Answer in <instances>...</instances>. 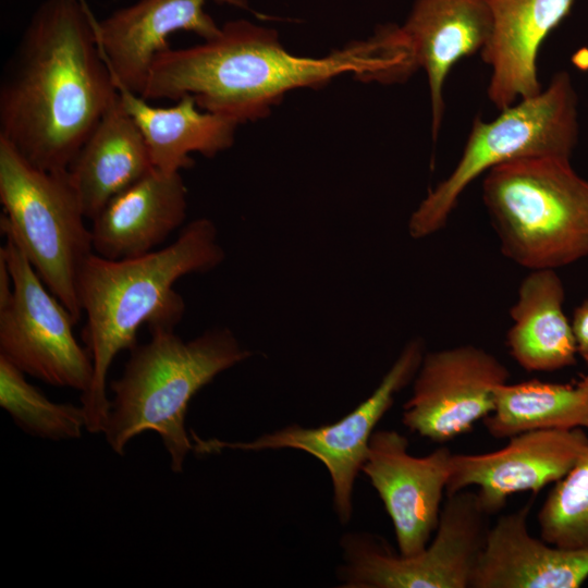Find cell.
<instances>
[{
    "instance_id": "cell-1",
    "label": "cell",
    "mask_w": 588,
    "mask_h": 588,
    "mask_svg": "<svg viewBox=\"0 0 588 588\" xmlns=\"http://www.w3.org/2000/svg\"><path fill=\"white\" fill-rule=\"evenodd\" d=\"M346 73L365 82L407 79L414 72L399 26H381L367 40L310 58L290 53L274 29L230 21L213 39L157 54L140 96L191 95L200 109L244 123L268 115L293 89L318 88Z\"/></svg>"
},
{
    "instance_id": "cell-2",
    "label": "cell",
    "mask_w": 588,
    "mask_h": 588,
    "mask_svg": "<svg viewBox=\"0 0 588 588\" xmlns=\"http://www.w3.org/2000/svg\"><path fill=\"white\" fill-rule=\"evenodd\" d=\"M85 0H45L0 81V137L30 164L65 171L118 89Z\"/></svg>"
},
{
    "instance_id": "cell-3",
    "label": "cell",
    "mask_w": 588,
    "mask_h": 588,
    "mask_svg": "<svg viewBox=\"0 0 588 588\" xmlns=\"http://www.w3.org/2000/svg\"><path fill=\"white\" fill-rule=\"evenodd\" d=\"M223 259L217 228L207 218L193 220L170 245L139 257L88 256L77 289L86 316L82 339L93 364L90 389L81 396L88 432L105 430L110 407L107 377L114 357L136 345L144 323L149 331L174 329L185 310L174 283L186 274L209 271Z\"/></svg>"
},
{
    "instance_id": "cell-4",
    "label": "cell",
    "mask_w": 588,
    "mask_h": 588,
    "mask_svg": "<svg viewBox=\"0 0 588 588\" xmlns=\"http://www.w3.org/2000/svg\"><path fill=\"white\" fill-rule=\"evenodd\" d=\"M150 339L130 350L122 375L110 382L113 394L103 434L123 455L145 431L161 439L173 473L183 470L193 451L185 418L194 395L219 373L250 357L233 332L215 328L184 341L174 329L150 330Z\"/></svg>"
},
{
    "instance_id": "cell-5",
    "label": "cell",
    "mask_w": 588,
    "mask_h": 588,
    "mask_svg": "<svg viewBox=\"0 0 588 588\" xmlns=\"http://www.w3.org/2000/svg\"><path fill=\"white\" fill-rule=\"evenodd\" d=\"M501 253L528 270H556L588 257V181L569 158L502 163L482 181Z\"/></svg>"
},
{
    "instance_id": "cell-6",
    "label": "cell",
    "mask_w": 588,
    "mask_h": 588,
    "mask_svg": "<svg viewBox=\"0 0 588 588\" xmlns=\"http://www.w3.org/2000/svg\"><path fill=\"white\" fill-rule=\"evenodd\" d=\"M0 229L25 254L77 322L81 269L94 253L90 229L65 171L30 164L0 137Z\"/></svg>"
},
{
    "instance_id": "cell-7",
    "label": "cell",
    "mask_w": 588,
    "mask_h": 588,
    "mask_svg": "<svg viewBox=\"0 0 588 588\" xmlns=\"http://www.w3.org/2000/svg\"><path fill=\"white\" fill-rule=\"evenodd\" d=\"M576 106L571 78L561 72L548 87L500 110L495 119L476 118L454 169L412 213L409 235L424 238L441 230L469 184L497 166L526 158H569L577 143Z\"/></svg>"
},
{
    "instance_id": "cell-8",
    "label": "cell",
    "mask_w": 588,
    "mask_h": 588,
    "mask_svg": "<svg viewBox=\"0 0 588 588\" xmlns=\"http://www.w3.org/2000/svg\"><path fill=\"white\" fill-rule=\"evenodd\" d=\"M476 492L446 494L428 546L414 555L393 552L368 532L341 539L343 563L336 577L344 588H471L489 529Z\"/></svg>"
},
{
    "instance_id": "cell-9",
    "label": "cell",
    "mask_w": 588,
    "mask_h": 588,
    "mask_svg": "<svg viewBox=\"0 0 588 588\" xmlns=\"http://www.w3.org/2000/svg\"><path fill=\"white\" fill-rule=\"evenodd\" d=\"M424 355L421 339L407 342L375 391L333 424L309 428L290 425L247 442L203 439L192 431L193 451L199 455L218 454L224 450L295 449L306 452L327 468L335 514L341 524H347L353 513L355 480L367 457L375 428L391 408L395 395L413 381Z\"/></svg>"
},
{
    "instance_id": "cell-10",
    "label": "cell",
    "mask_w": 588,
    "mask_h": 588,
    "mask_svg": "<svg viewBox=\"0 0 588 588\" xmlns=\"http://www.w3.org/2000/svg\"><path fill=\"white\" fill-rule=\"evenodd\" d=\"M0 252L13 281L10 298L0 306V356L45 383L87 393L93 364L73 333L74 317L11 237Z\"/></svg>"
},
{
    "instance_id": "cell-11",
    "label": "cell",
    "mask_w": 588,
    "mask_h": 588,
    "mask_svg": "<svg viewBox=\"0 0 588 588\" xmlns=\"http://www.w3.org/2000/svg\"><path fill=\"white\" fill-rule=\"evenodd\" d=\"M509 378L497 356L471 344L425 353L402 422L422 438L445 443L492 413L495 389Z\"/></svg>"
},
{
    "instance_id": "cell-12",
    "label": "cell",
    "mask_w": 588,
    "mask_h": 588,
    "mask_svg": "<svg viewBox=\"0 0 588 588\" xmlns=\"http://www.w3.org/2000/svg\"><path fill=\"white\" fill-rule=\"evenodd\" d=\"M408 446L402 433L377 430L362 467L392 522L402 555H414L430 542L439 523L453 455L442 445L425 456H414Z\"/></svg>"
},
{
    "instance_id": "cell-13",
    "label": "cell",
    "mask_w": 588,
    "mask_h": 588,
    "mask_svg": "<svg viewBox=\"0 0 588 588\" xmlns=\"http://www.w3.org/2000/svg\"><path fill=\"white\" fill-rule=\"evenodd\" d=\"M587 446L583 428L547 429L515 434L492 452L453 453L446 494L476 487L483 512L488 516L498 514L510 495L537 493L561 479Z\"/></svg>"
},
{
    "instance_id": "cell-14",
    "label": "cell",
    "mask_w": 588,
    "mask_h": 588,
    "mask_svg": "<svg viewBox=\"0 0 588 588\" xmlns=\"http://www.w3.org/2000/svg\"><path fill=\"white\" fill-rule=\"evenodd\" d=\"M208 0H138L108 17L94 21L101 54L115 86L140 95L150 66L170 48L168 38L176 32H192L203 39L217 37L221 27L205 11ZM249 9L248 0H213Z\"/></svg>"
},
{
    "instance_id": "cell-15",
    "label": "cell",
    "mask_w": 588,
    "mask_h": 588,
    "mask_svg": "<svg viewBox=\"0 0 588 588\" xmlns=\"http://www.w3.org/2000/svg\"><path fill=\"white\" fill-rule=\"evenodd\" d=\"M415 70L427 74L431 135L437 139L445 110L444 85L454 65L488 44L492 16L487 0H416L400 26Z\"/></svg>"
},
{
    "instance_id": "cell-16",
    "label": "cell",
    "mask_w": 588,
    "mask_h": 588,
    "mask_svg": "<svg viewBox=\"0 0 588 588\" xmlns=\"http://www.w3.org/2000/svg\"><path fill=\"white\" fill-rule=\"evenodd\" d=\"M491 37L481 51L491 74L487 94L502 110L538 94L540 48L569 13L574 0H487Z\"/></svg>"
},
{
    "instance_id": "cell-17",
    "label": "cell",
    "mask_w": 588,
    "mask_h": 588,
    "mask_svg": "<svg viewBox=\"0 0 588 588\" xmlns=\"http://www.w3.org/2000/svg\"><path fill=\"white\" fill-rule=\"evenodd\" d=\"M186 209L181 172L154 168L111 198L91 220L93 250L111 260L146 255L182 225Z\"/></svg>"
},
{
    "instance_id": "cell-18",
    "label": "cell",
    "mask_w": 588,
    "mask_h": 588,
    "mask_svg": "<svg viewBox=\"0 0 588 588\" xmlns=\"http://www.w3.org/2000/svg\"><path fill=\"white\" fill-rule=\"evenodd\" d=\"M531 503L489 526L471 588H578L588 579V550L553 546L528 531Z\"/></svg>"
},
{
    "instance_id": "cell-19",
    "label": "cell",
    "mask_w": 588,
    "mask_h": 588,
    "mask_svg": "<svg viewBox=\"0 0 588 588\" xmlns=\"http://www.w3.org/2000/svg\"><path fill=\"white\" fill-rule=\"evenodd\" d=\"M154 169L145 139L118 97L69 166V180L90 221L117 194Z\"/></svg>"
},
{
    "instance_id": "cell-20",
    "label": "cell",
    "mask_w": 588,
    "mask_h": 588,
    "mask_svg": "<svg viewBox=\"0 0 588 588\" xmlns=\"http://www.w3.org/2000/svg\"><path fill=\"white\" fill-rule=\"evenodd\" d=\"M124 110L131 115L147 145L155 169L181 172L193 167L192 152L206 157L230 148L237 121L200 109L185 95L171 107H154L148 100L117 86Z\"/></svg>"
},
{
    "instance_id": "cell-21",
    "label": "cell",
    "mask_w": 588,
    "mask_h": 588,
    "mask_svg": "<svg viewBox=\"0 0 588 588\" xmlns=\"http://www.w3.org/2000/svg\"><path fill=\"white\" fill-rule=\"evenodd\" d=\"M565 291L556 270L539 269L522 280L510 309L506 334L511 356L525 370L554 371L577 363V344L563 303Z\"/></svg>"
},
{
    "instance_id": "cell-22",
    "label": "cell",
    "mask_w": 588,
    "mask_h": 588,
    "mask_svg": "<svg viewBox=\"0 0 588 588\" xmlns=\"http://www.w3.org/2000/svg\"><path fill=\"white\" fill-rule=\"evenodd\" d=\"M483 425L495 439L532 430L587 428L588 375L573 383L536 379L502 383Z\"/></svg>"
},
{
    "instance_id": "cell-23",
    "label": "cell",
    "mask_w": 588,
    "mask_h": 588,
    "mask_svg": "<svg viewBox=\"0 0 588 588\" xmlns=\"http://www.w3.org/2000/svg\"><path fill=\"white\" fill-rule=\"evenodd\" d=\"M0 405L26 433L52 441L73 440L86 429L83 406L50 401L25 373L0 356Z\"/></svg>"
},
{
    "instance_id": "cell-24",
    "label": "cell",
    "mask_w": 588,
    "mask_h": 588,
    "mask_svg": "<svg viewBox=\"0 0 588 588\" xmlns=\"http://www.w3.org/2000/svg\"><path fill=\"white\" fill-rule=\"evenodd\" d=\"M540 537L571 550H588V446L556 482L538 515Z\"/></svg>"
},
{
    "instance_id": "cell-25",
    "label": "cell",
    "mask_w": 588,
    "mask_h": 588,
    "mask_svg": "<svg viewBox=\"0 0 588 588\" xmlns=\"http://www.w3.org/2000/svg\"><path fill=\"white\" fill-rule=\"evenodd\" d=\"M572 326L576 339L578 356L588 365V299L574 310Z\"/></svg>"
},
{
    "instance_id": "cell-26",
    "label": "cell",
    "mask_w": 588,
    "mask_h": 588,
    "mask_svg": "<svg viewBox=\"0 0 588 588\" xmlns=\"http://www.w3.org/2000/svg\"><path fill=\"white\" fill-rule=\"evenodd\" d=\"M586 429L588 430V426H587V428H586Z\"/></svg>"
}]
</instances>
